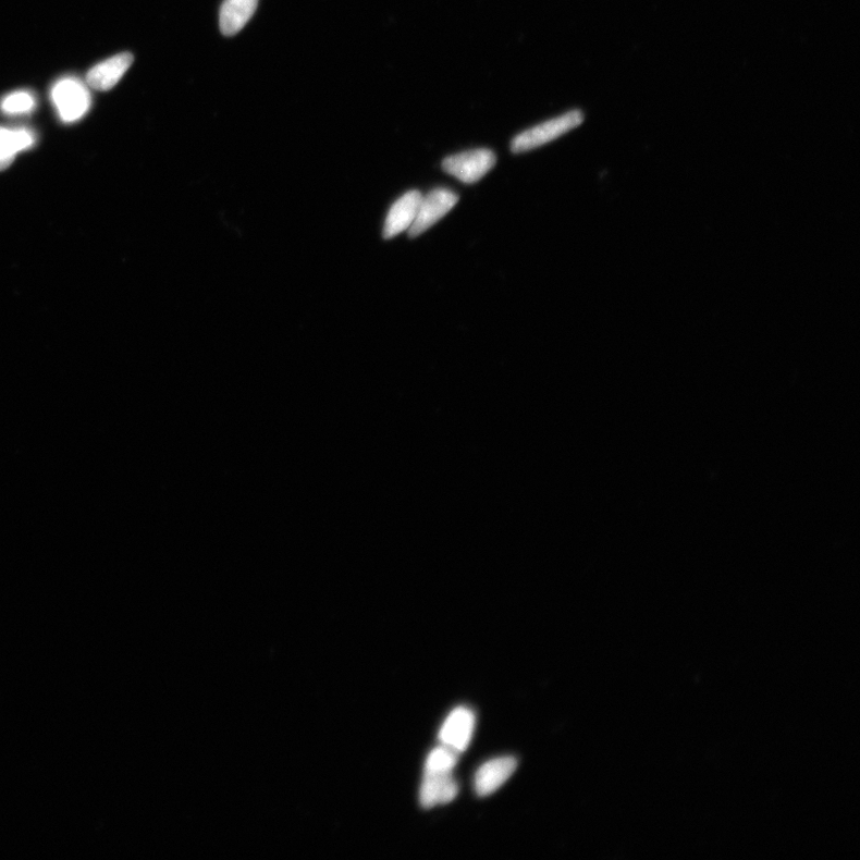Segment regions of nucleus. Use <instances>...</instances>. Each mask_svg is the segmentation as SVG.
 <instances>
[{
	"instance_id": "nucleus-13",
	"label": "nucleus",
	"mask_w": 860,
	"mask_h": 860,
	"mask_svg": "<svg viewBox=\"0 0 860 860\" xmlns=\"http://www.w3.org/2000/svg\"><path fill=\"white\" fill-rule=\"evenodd\" d=\"M458 753L447 746L434 749L426 761L425 772L453 771L458 763Z\"/></svg>"
},
{
	"instance_id": "nucleus-4",
	"label": "nucleus",
	"mask_w": 860,
	"mask_h": 860,
	"mask_svg": "<svg viewBox=\"0 0 860 860\" xmlns=\"http://www.w3.org/2000/svg\"><path fill=\"white\" fill-rule=\"evenodd\" d=\"M458 195L446 188H438L422 196L419 212L408 230L409 236H421L427 230L447 216L458 204Z\"/></svg>"
},
{
	"instance_id": "nucleus-6",
	"label": "nucleus",
	"mask_w": 860,
	"mask_h": 860,
	"mask_svg": "<svg viewBox=\"0 0 860 860\" xmlns=\"http://www.w3.org/2000/svg\"><path fill=\"white\" fill-rule=\"evenodd\" d=\"M422 194L419 191H410L392 205L384 225L385 239L396 237L410 229L419 212Z\"/></svg>"
},
{
	"instance_id": "nucleus-7",
	"label": "nucleus",
	"mask_w": 860,
	"mask_h": 860,
	"mask_svg": "<svg viewBox=\"0 0 860 860\" xmlns=\"http://www.w3.org/2000/svg\"><path fill=\"white\" fill-rule=\"evenodd\" d=\"M131 53H120L94 66L86 75V84L97 91H109L118 85L133 64Z\"/></svg>"
},
{
	"instance_id": "nucleus-12",
	"label": "nucleus",
	"mask_w": 860,
	"mask_h": 860,
	"mask_svg": "<svg viewBox=\"0 0 860 860\" xmlns=\"http://www.w3.org/2000/svg\"><path fill=\"white\" fill-rule=\"evenodd\" d=\"M36 106H38V101L32 91L19 90L2 98L0 112L11 116L27 115L34 112Z\"/></svg>"
},
{
	"instance_id": "nucleus-8",
	"label": "nucleus",
	"mask_w": 860,
	"mask_h": 860,
	"mask_svg": "<svg viewBox=\"0 0 860 860\" xmlns=\"http://www.w3.org/2000/svg\"><path fill=\"white\" fill-rule=\"evenodd\" d=\"M459 791L458 784L449 772H425L420 800L425 809L451 803Z\"/></svg>"
},
{
	"instance_id": "nucleus-5",
	"label": "nucleus",
	"mask_w": 860,
	"mask_h": 860,
	"mask_svg": "<svg viewBox=\"0 0 860 860\" xmlns=\"http://www.w3.org/2000/svg\"><path fill=\"white\" fill-rule=\"evenodd\" d=\"M476 718L470 709L457 708L451 712L440 730V741L454 751L468 749L475 729Z\"/></svg>"
},
{
	"instance_id": "nucleus-1",
	"label": "nucleus",
	"mask_w": 860,
	"mask_h": 860,
	"mask_svg": "<svg viewBox=\"0 0 860 860\" xmlns=\"http://www.w3.org/2000/svg\"><path fill=\"white\" fill-rule=\"evenodd\" d=\"M583 119L581 110H570L558 118L548 120L516 135L512 140L511 150L513 153H523L538 149L579 127Z\"/></svg>"
},
{
	"instance_id": "nucleus-3",
	"label": "nucleus",
	"mask_w": 860,
	"mask_h": 860,
	"mask_svg": "<svg viewBox=\"0 0 860 860\" xmlns=\"http://www.w3.org/2000/svg\"><path fill=\"white\" fill-rule=\"evenodd\" d=\"M496 164V156L489 149H475L444 159L442 169L463 183L481 181Z\"/></svg>"
},
{
	"instance_id": "nucleus-10",
	"label": "nucleus",
	"mask_w": 860,
	"mask_h": 860,
	"mask_svg": "<svg viewBox=\"0 0 860 860\" xmlns=\"http://www.w3.org/2000/svg\"><path fill=\"white\" fill-rule=\"evenodd\" d=\"M35 143V133L29 128L0 126V171L8 169L21 152L32 149Z\"/></svg>"
},
{
	"instance_id": "nucleus-9",
	"label": "nucleus",
	"mask_w": 860,
	"mask_h": 860,
	"mask_svg": "<svg viewBox=\"0 0 860 860\" xmlns=\"http://www.w3.org/2000/svg\"><path fill=\"white\" fill-rule=\"evenodd\" d=\"M518 767V761L513 757H503L488 761L477 771L475 789L478 796L486 797L497 791Z\"/></svg>"
},
{
	"instance_id": "nucleus-2",
	"label": "nucleus",
	"mask_w": 860,
	"mask_h": 860,
	"mask_svg": "<svg viewBox=\"0 0 860 860\" xmlns=\"http://www.w3.org/2000/svg\"><path fill=\"white\" fill-rule=\"evenodd\" d=\"M51 100L61 121L73 124L88 114L91 94L88 86L75 77L59 79L51 90Z\"/></svg>"
},
{
	"instance_id": "nucleus-11",
	"label": "nucleus",
	"mask_w": 860,
	"mask_h": 860,
	"mask_svg": "<svg viewBox=\"0 0 860 860\" xmlns=\"http://www.w3.org/2000/svg\"><path fill=\"white\" fill-rule=\"evenodd\" d=\"M258 0H225L220 10V29L226 36L238 34L251 20Z\"/></svg>"
}]
</instances>
